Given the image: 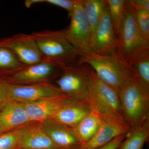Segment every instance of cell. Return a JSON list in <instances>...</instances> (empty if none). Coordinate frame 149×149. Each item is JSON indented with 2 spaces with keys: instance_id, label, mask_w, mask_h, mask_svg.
Masks as SVG:
<instances>
[{
  "instance_id": "52a82bcc",
  "label": "cell",
  "mask_w": 149,
  "mask_h": 149,
  "mask_svg": "<svg viewBox=\"0 0 149 149\" xmlns=\"http://www.w3.org/2000/svg\"><path fill=\"white\" fill-rule=\"evenodd\" d=\"M0 82L7 100L20 103L63 95L57 86L51 82L16 85L1 79Z\"/></svg>"
},
{
  "instance_id": "44dd1931",
  "label": "cell",
  "mask_w": 149,
  "mask_h": 149,
  "mask_svg": "<svg viewBox=\"0 0 149 149\" xmlns=\"http://www.w3.org/2000/svg\"><path fill=\"white\" fill-rule=\"evenodd\" d=\"M83 9L91 29V38L107 4L105 0H83Z\"/></svg>"
},
{
  "instance_id": "7402d4cb",
  "label": "cell",
  "mask_w": 149,
  "mask_h": 149,
  "mask_svg": "<svg viewBox=\"0 0 149 149\" xmlns=\"http://www.w3.org/2000/svg\"><path fill=\"white\" fill-rule=\"evenodd\" d=\"M26 66L9 50L0 47V79L5 80Z\"/></svg>"
},
{
  "instance_id": "ba28073f",
  "label": "cell",
  "mask_w": 149,
  "mask_h": 149,
  "mask_svg": "<svg viewBox=\"0 0 149 149\" xmlns=\"http://www.w3.org/2000/svg\"><path fill=\"white\" fill-rule=\"evenodd\" d=\"M69 26L63 31L70 42L84 55L93 52L91 29L83 9V0H77Z\"/></svg>"
},
{
  "instance_id": "484cf974",
  "label": "cell",
  "mask_w": 149,
  "mask_h": 149,
  "mask_svg": "<svg viewBox=\"0 0 149 149\" xmlns=\"http://www.w3.org/2000/svg\"><path fill=\"white\" fill-rule=\"evenodd\" d=\"M77 0H44L47 3L64 9L68 12V17H70L73 13Z\"/></svg>"
},
{
  "instance_id": "83f0119b",
  "label": "cell",
  "mask_w": 149,
  "mask_h": 149,
  "mask_svg": "<svg viewBox=\"0 0 149 149\" xmlns=\"http://www.w3.org/2000/svg\"><path fill=\"white\" fill-rule=\"evenodd\" d=\"M131 2L134 8L149 12V0H131Z\"/></svg>"
},
{
  "instance_id": "8992f818",
  "label": "cell",
  "mask_w": 149,
  "mask_h": 149,
  "mask_svg": "<svg viewBox=\"0 0 149 149\" xmlns=\"http://www.w3.org/2000/svg\"><path fill=\"white\" fill-rule=\"evenodd\" d=\"M92 68L86 63L65 67L56 80L63 95L66 97L90 100L89 82Z\"/></svg>"
},
{
  "instance_id": "9c48e42d",
  "label": "cell",
  "mask_w": 149,
  "mask_h": 149,
  "mask_svg": "<svg viewBox=\"0 0 149 149\" xmlns=\"http://www.w3.org/2000/svg\"><path fill=\"white\" fill-rule=\"evenodd\" d=\"M0 47L9 50L26 66L43 60L32 34L19 33L0 39Z\"/></svg>"
},
{
  "instance_id": "7a4b0ae2",
  "label": "cell",
  "mask_w": 149,
  "mask_h": 149,
  "mask_svg": "<svg viewBox=\"0 0 149 149\" xmlns=\"http://www.w3.org/2000/svg\"><path fill=\"white\" fill-rule=\"evenodd\" d=\"M118 94L125 119L132 129L149 118V91L133 75L123 83Z\"/></svg>"
},
{
  "instance_id": "f1b7e54d",
  "label": "cell",
  "mask_w": 149,
  "mask_h": 149,
  "mask_svg": "<svg viewBox=\"0 0 149 149\" xmlns=\"http://www.w3.org/2000/svg\"><path fill=\"white\" fill-rule=\"evenodd\" d=\"M7 100L0 82V110L2 108Z\"/></svg>"
},
{
  "instance_id": "5bb4252c",
  "label": "cell",
  "mask_w": 149,
  "mask_h": 149,
  "mask_svg": "<svg viewBox=\"0 0 149 149\" xmlns=\"http://www.w3.org/2000/svg\"><path fill=\"white\" fill-rule=\"evenodd\" d=\"M31 123L22 103L7 100L0 110V135Z\"/></svg>"
},
{
  "instance_id": "d4e9b609",
  "label": "cell",
  "mask_w": 149,
  "mask_h": 149,
  "mask_svg": "<svg viewBox=\"0 0 149 149\" xmlns=\"http://www.w3.org/2000/svg\"><path fill=\"white\" fill-rule=\"evenodd\" d=\"M19 129L0 135V149H18Z\"/></svg>"
},
{
  "instance_id": "4fadbf2b",
  "label": "cell",
  "mask_w": 149,
  "mask_h": 149,
  "mask_svg": "<svg viewBox=\"0 0 149 149\" xmlns=\"http://www.w3.org/2000/svg\"><path fill=\"white\" fill-rule=\"evenodd\" d=\"M40 123L57 149H78L82 146L74 128L63 125L52 118Z\"/></svg>"
},
{
  "instance_id": "603a6c76",
  "label": "cell",
  "mask_w": 149,
  "mask_h": 149,
  "mask_svg": "<svg viewBox=\"0 0 149 149\" xmlns=\"http://www.w3.org/2000/svg\"><path fill=\"white\" fill-rule=\"evenodd\" d=\"M116 33L118 37L119 28L125 12L127 1L125 0H106Z\"/></svg>"
},
{
  "instance_id": "2e32d148",
  "label": "cell",
  "mask_w": 149,
  "mask_h": 149,
  "mask_svg": "<svg viewBox=\"0 0 149 149\" xmlns=\"http://www.w3.org/2000/svg\"><path fill=\"white\" fill-rule=\"evenodd\" d=\"M132 130L127 122L105 119L101 127L93 138L78 149H96L109 143L118 136Z\"/></svg>"
},
{
  "instance_id": "6da1fadb",
  "label": "cell",
  "mask_w": 149,
  "mask_h": 149,
  "mask_svg": "<svg viewBox=\"0 0 149 149\" xmlns=\"http://www.w3.org/2000/svg\"><path fill=\"white\" fill-rule=\"evenodd\" d=\"M42 57L63 68L80 63L83 57L63 31L45 30L32 33Z\"/></svg>"
},
{
  "instance_id": "3957f363",
  "label": "cell",
  "mask_w": 149,
  "mask_h": 149,
  "mask_svg": "<svg viewBox=\"0 0 149 149\" xmlns=\"http://www.w3.org/2000/svg\"><path fill=\"white\" fill-rule=\"evenodd\" d=\"M81 63L88 65L100 80L118 93L123 83L133 75L127 63L118 54L102 55L93 52L83 55Z\"/></svg>"
},
{
  "instance_id": "9a60e30c",
  "label": "cell",
  "mask_w": 149,
  "mask_h": 149,
  "mask_svg": "<svg viewBox=\"0 0 149 149\" xmlns=\"http://www.w3.org/2000/svg\"><path fill=\"white\" fill-rule=\"evenodd\" d=\"M19 130L18 149H57L40 123H31Z\"/></svg>"
},
{
  "instance_id": "ffe728a7",
  "label": "cell",
  "mask_w": 149,
  "mask_h": 149,
  "mask_svg": "<svg viewBox=\"0 0 149 149\" xmlns=\"http://www.w3.org/2000/svg\"><path fill=\"white\" fill-rule=\"evenodd\" d=\"M149 139V118L128 132L118 149H143Z\"/></svg>"
},
{
  "instance_id": "7c38bea8",
  "label": "cell",
  "mask_w": 149,
  "mask_h": 149,
  "mask_svg": "<svg viewBox=\"0 0 149 149\" xmlns=\"http://www.w3.org/2000/svg\"><path fill=\"white\" fill-rule=\"evenodd\" d=\"M93 109L89 101L66 97L62 106L52 119L74 128Z\"/></svg>"
},
{
  "instance_id": "277c9868",
  "label": "cell",
  "mask_w": 149,
  "mask_h": 149,
  "mask_svg": "<svg viewBox=\"0 0 149 149\" xmlns=\"http://www.w3.org/2000/svg\"><path fill=\"white\" fill-rule=\"evenodd\" d=\"M89 91L90 102L93 108L100 113L105 119L128 123L123 110L118 93L100 80L92 68Z\"/></svg>"
},
{
  "instance_id": "4316f807",
  "label": "cell",
  "mask_w": 149,
  "mask_h": 149,
  "mask_svg": "<svg viewBox=\"0 0 149 149\" xmlns=\"http://www.w3.org/2000/svg\"><path fill=\"white\" fill-rule=\"evenodd\" d=\"M127 133L118 136L108 143L96 149H118L121 142L125 139Z\"/></svg>"
},
{
  "instance_id": "e0dca14e",
  "label": "cell",
  "mask_w": 149,
  "mask_h": 149,
  "mask_svg": "<svg viewBox=\"0 0 149 149\" xmlns=\"http://www.w3.org/2000/svg\"><path fill=\"white\" fill-rule=\"evenodd\" d=\"M66 97V96L62 95L22 104L31 122L41 123L52 118Z\"/></svg>"
},
{
  "instance_id": "ac0fdd59",
  "label": "cell",
  "mask_w": 149,
  "mask_h": 149,
  "mask_svg": "<svg viewBox=\"0 0 149 149\" xmlns=\"http://www.w3.org/2000/svg\"><path fill=\"white\" fill-rule=\"evenodd\" d=\"M127 64L134 77L149 91V47L132 56Z\"/></svg>"
},
{
  "instance_id": "5b68a950",
  "label": "cell",
  "mask_w": 149,
  "mask_h": 149,
  "mask_svg": "<svg viewBox=\"0 0 149 149\" xmlns=\"http://www.w3.org/2000/svg\"><path fill=\"white\" fill-rule=\"evenodd\" d=\"M118 39L117 54L126 63L139 51L149 47V43L144 39L136 24L131 0L126 2Z\"/></svg>"
},
{
  "instance_id": "f546056e",
  "label": "cell",
  "mask_w": 149,
  "mask_h": 149,
  "mask_svg": "<svg viewBox=\"0 0 149 149\" xmlns=\"http://www.w3.org/2000/svg\"><path fill=\"white\" fill-rule=\"evenodd\" d=\"M41 3H44V0H26L24 1V5L25 7L29 8L33 5Z\"/></svg>"
},
{
  "instance_id": "cb8c5ba5",
  "label": "cell",
  "mask_w": 149,
  "mask_h": 149,
  "mask_svg": "<svg viewBox=\"0 0 149 149\" xmlns=\"http://www.w3.org/2000/svg\"><path fill=\"white\" fill-rule=\"evenodd\" d=\"M134 10L135 20L139 31L145 40L149 43V12L134 8Z\"/></svg>"
},
{
  "instance_id": "30bf717a",
  "label": "cell",
  "mask_w": 149,
  "mask_h": 149,
  "mask_svg": "<svg viewBox=\"0 0 149 149\" xmlns=\"http://www.w3.org/2000/svg\"><path fill=\"white\" fill-rule=\"evenodd\" d=\"M63 68L55 63L43 60L40 62L25 66L4 80L16 85L50 82L52 79H57L61 75Z\"/></svg>"
},
{
  "instance_id": "8fae6325",
  "label": "cell",
  "mask_w": 149,
  "mask_h": 149,
  "mask_svg": "<svg viewBox=\"0 0 149 149\" xmlns=\"http://www.w3.org/2000/svg\"><path fill=\"white\" fill-rule=\"evenodd\" d=\"M91 48L93 52L100 55L117 54L118 39L108 5L91 38Z\"/></svg>"
},
{
  "instance_id": "d6986e66",
  "label": "cell",
  "mask_w": 149,
  "mask_h": 149,
  "mask_svg": "<svg viewBox=\"0 0 149 149\" xmlns=\"http://www.w3.org/2000/svg\"><path fill=\"white\" fill-rule=\"evenodd\" d=\"M105 119L100 113L93 109L91 113L73 128L82 145L95 135Z\"/></svg>"
}]
</instances>
